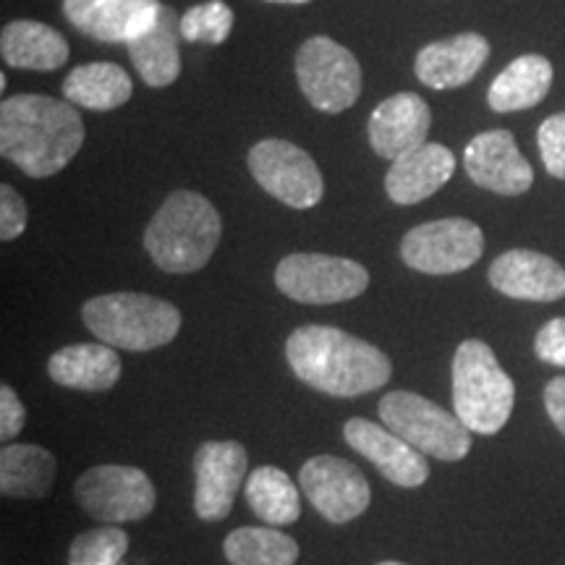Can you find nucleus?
<instances>
[{
	"label": "nucleus",
	"instance_id": "nucleus-1",
	"mask_svg": "<svg viewBox=\"0 0 565 565\" xmlns=\"http://www.w3.org/2000/svg\"><path fill=\"white\" fill-rule=\"evenodd\" d=\"M286 359L303 385L335 398L380 391L393 377V364L377 345L330 328L303 324L286 341Z\"/></svg>",
	"mask_w": 565,
	"mask_h": 565
},
{
	"label": "nucleus",
	"instance_id": "nucleus-2",
	"mask_svg": "<svg viewBox=\"0 0 565 565\" xmlns=\"http://www.w3.org/2000/svg\"><path fill=\"white\" fill-rule=\"evenodd\" d=\"M84 145V121L68 100L13 95L0 105V152L30 179L61 173Z\"/></svg>",
	"mask_w": 565,
	"mask_h": 565
},
{
	"label": "nucleus",
	"instance_id": "nucleus-3",
	"mask_svg": "<svg viewBox=\"0 0 565 565\" xmlns=\"http://www.w3.org/2000/svg\"><path fill=\"white\" fill-rule=\"evenodd\" d=\"M221 236V215L207 196L181 189L152 215L145 231V249L160 270L189 275L210 263Z\"/></svg>",
	"mask_w": 565,
	"mask_h": 565
},
{
	"label": "nucleus",
	"instance_id": "nucleus-4",
	"mask_svg": "<svg viewBox=\"0 0 565 565\" xmlns=\"http://www.w3.org/2000/svg\"><path fill=\"white\" fill-rule=\"evenodd\" d=\"M89 333L121 351H152L171 343L181 330V312L150 294H103L82 307Z\"/></svg>",
	"mask_w": 565,
	"mask_h": 565
},
{
	"label": "nucleus",
	"instance_id": "nucleus-5",
	"mask_svg": "<svg viewBox=\"0 0 565 565\" xmlns=\"http://www.w3.org/2000/svg\"><path fill=\"white\" fill-rule=\"evenodd\" d=\"M515 385L494 351L484 341L469 338L454 356V408L471 433L498 435L511 419Z\"/></svg>",
	"mask_w": 565,
	"mask_h": 565
},
{
	"label": "nucleus",
	"instance_id": "nucleus-6",
	"mask_svg": "<svg viewBox=\"0 0 565 565\" xmlns=\"http://www.w3.org/2000/svg\"><path fill=\"white\" fill-rule=\"evenodd\" d=\"M380 419L408 445L437 461H461L471 450V429L456 414L412 391H393L380 401Z\"/></svg>",
	"mask_w": 565,
	"mask_h": 565
},
{
	"label": "nucleus",
	"instance_id": "nucleus-7",
	"mask_svg": "<svg viewBox=\"0 0 565 565\" xmlns=\"http://www.w3.org/2000/svg\"><path fill=\"white\" fill-rule=\"evenodd\" d=\"M296 79L322 113H343L362 95V66L349 47L330 38L307 40L296 53Z\"/></svg>",
	"mask_w": 565,
	"mask_h": 565
},
{
	"label": "nucleus",
	"instance_id": "nucleus-8",
	"mask_svg": "<svg viewBox=\"0 0 565 565\" xmlns=\"http://www.w3.org/2000/svg\"><path fill=\"white\" fill-rule=\"evenodd\" d=\"M275 286L299 303H341L366 291L370 273L353 259L299 252L280 259L275 270Z\"/></svg>",
	"mask_w": 565,
	"mask_h": 565
},
{
	"label": "nucleus",
	"instance_id": "nucleus-9",
	"mask_svg": "<svg viewBox=\"0 0 565 565\" xmlns=\"http://www.w3.org/2000/svg\"><path fill=\"white\" fill-rule=\"evenodd\" d=\"M74 494L79 505L103 524H131L152 513L154 487L137 466L105 463L76 479Z\"/></svg>",
	"mask_w": 565,
	"mask_h": 565
},
{
	"label": "nucleus",
	"instance_id": "nucleus-10",
	"mask_svg": "<svg viewBox=\"0 0 565 565\" xmlns=\"http://www.w3.org/2000/svg\"><path fill=\"white\" fill-rule=\"evenodd\" d=\"M484 233L466 217H443L412 228L401 242V259L424 275H456L479 263Z\"/></svg>",
	"mask_w": 565,
	"mask_h": 565
},
{
	"label": "nucleus",
	"instance_id": "nucleus-11",
	"mask_svg": "<svg viewBox=\"0 0 565 565\" xmlns=\"http://www.w3.org/2000/svg\"><path fill=\"white\" fill-rule=\"evenodd\" d=\"M249 171L254 181L275 200L294 210H309L322 200L324 181L312 154L294 141L263 139L249 150Z\"/></svg>",
	"mask_w": 565,
	"mask_h": 565
},
{
	"label": "nucleus",
	"instance_id": "nucleus-12",
	"mask_svg": "<svg viewBox=\"0 0 565 565\" xmlns=\"http://www.w3.org/2000/svg\"><path fill=\"white\" fill-rule=\"evenodd\" d=\"M299 484L330 524H349L370 508L372 490L359 466L338 456H315L301 466Z\"/></svg>",
	"mask_w": 565,
	"mask_h": 565
},
{
	"label": "nucleus",
	"instance_id": "nucleus-13",
	"mask_svg": "<svg viewBox=\"0 0 565 565\" xmlns=\"http://www.w3.org/2000/svg\"><path fill=\"white\" fill-rule=\"evenodd\" d=\"M246 448L236 440L202 443L194 454V513L202 521L228 519L236 494L246 484Z\"/></svg>",
	"mask_w": 565,
	"mask_h": 565
},
{
	"label": "nucleus",
	"instance_id": "nucleus-14",
	"mask_svg": "<svg viewBox=\"0 0 565 565\" xmlns=\"http://www.w3.org/2000/svg\"><path fill=\"white\" fill-rule=\"evenodd\" d=\"M463 168L477 186L500 196H521L534 183L532 166L521 154L513 134L508 129L477 134L466 145Z\"/></svg>",
	"mask_w": 565,
	"mask_h": 565
},
{
	"label": "nucleus",
	"instance_id": "nucleus-15",
	"mask_svg": "<svg viewBox=\"0 0 565 565\" xmlns=\"http://www.w3.org/2000/svg\"><path fill=\"white\" fill-rule=\"evenodd\" d=\"M343 437L387 482L414 490V487H422L429 479L427 456L419 454L401 435H395L393 429H387L385 424L349 419L343 427Z\"/></svg>",
	"mask_w": 565,
	"mask_h": 565
},
{
	"label": "nucleus",
	"instance_id": "nucleus-16",
	"mask_svg": "<svg viewBox=\"0 0 565 565\" xmlns=\"http://www.w3.org/2000/svg\"><path fill=\"white\" fill-rule=\"evenodd\" d=\"M160 0H63V13L97 42H131L158 19Z\"/></svg>",
	"mask_w": 565,
	"mask_h": 565
},
{
	"label": "nucleus",
	"instance_id": "nucleus-17",
	"mask_svg": "<svg viewBox=\"0 0 565 565\" xmlns=\"http://www.w3.org/2000/svg\"><path fill=\"white\" fill-rule=\"evenodd\" d=\"M433 110L416 92H398L387 97L370 116V145L385 160H398L401 154L427 145Z\"/></svg>",
	"mask_w": 565,
	"mask_h": 565
},
{
	"label": "nucleus",
	"instance_id": "nucleus-18",
	"mask_svg": "<svg viewBox=\"0 0 565 565\" xmlns=\"http://www.w3.org/2000/svg\"><path fill=\"white\" fill-rule=\"evenodd\" d=\"M494 291L521 301H557L565 296V270L542 252L511 249L490 267Z\"/></svg>",
	"mask_w": 565,
	"mask_h": 565
},
{
	"label": "nucleus",
	"instance_id": "nucleus-19",
	"mask_svg": "<svg viewBox=\"0 0 565 565\" xmlns=\"http://www.w3.org/2000/svg\"><path fill=\"white\" fill-rule=\"evenodd\" d=\"M487 58H490V42L482 34L463 32L422 47L414 71L416 79L427 87L456 89L475 79Z\"/></svg>",
	"mask_w": 565,
	"mask_h": 565
},
{
	"label": "nucleus",
	"instance_id": "nucleus-20",
	"mask_svg": "<svg viewBox=\"0 0 565 565\" xmlns=\"http://www.w3.org/2000/svg\"><path fill=\"white\" fill-rule=\"evenodd\" d=\"M456 171L454 152L437 141L416 147L393 160L385 175V192L395 204H416L440 192Z\"/></svg>",
	"mask_w": 565,
	"mask_h": 565
},
{
	"label": "nucleus",
	"instance_id": "nucleus-21",
	"mask_svg": "<svg viewBox=\"0 0 565 565\" xmlns=\"http://www.w3.org/2000/svg\"><path fill=\"white\" fill-rule=\"evenodd\" d=\"M181 17L171 6H162L154 24L139 38L126 42L131 63L147 87H168L181 74Z\"/></svg>",
	"mask_w": 565,
	"mask_h": 565
},
{
	"label": "nucleus",
	"instance_id": "nucleus-22",
	"mask_svg": "<svg viewBox=\"0 0 565 565\" xmlns=\"http://www.w3.org/2000/svg\"><path fill=\"white\" fill-rule=\"evenodd\" d=\"M53 383L71 391L105 393L121 380V359L105 343H74L55 351L47 362Z\"/></svg>",
	"mask_w": 565,
	"mask_h": 565
},
{
	"label": "nucleus",
	"instance_id": "nucleus-23",
	"mask_svg": "<svg viewBox=\"0 0 565 565\" xmlns=\"http://www.w3.org/2000/svg\"><path fill=\"white\" fill-rule=\"evenodd\" d=\"M0 53L11 68L55 71L68 61V42L58 30L42 21L19 19L3 26Z\"/></svg>",
	"mask_w": 565,
	"mask_h": 565
},
{
	"label": "nucleus",
	"instance_id": "nucleus-24",
	"mask_svg": "<svg viewBox=\"0 0 565 565\" xmlns=\"http://www.w3.org/2000/svg\"><path fill=\"white\" fill-rule=\"evenodd\" d=\"M553 87V63L545 55H521L494 76L487 103L494 113H515L540 105Z\"/></svg>",
	"mask_w": 565,
	"mask_h": 565
},
{
	"label": "nucleus",
	"instance_id": "nucleus-25",
	"mask_svg": "<svg viewBox=\"0 0 565 565\" xmlns=\"http://www.w3.org/2000/svg\"><path fill=\"white\" fill-rule=\"evenodd\" d=\"M55 482V458L42 445L9 443L0 450V492L13 500L47 498Z\"/></svg>",
	"mask_w": 565,
	"mask_h": 565
},
{
	"label": "nucleus",
	"instance_id": "nucleus-26",
	"mask_svg": "<svg viewBox=\"0 0 565 565\" xmlns=\"http://www.w3.org/2000/svg\"><path fill=\"white\" fill-rule=\"evenodd\" d=\"M131 76L116 63H84L63 82V97L87 110H116L129 103Z\"/></svg>",
	"mask_w": 565,
	"mask_h": 565
},
{
	"label": "nucleus",
	"instance_id": "nucleus-27",
	"mask_svg": "<svg viewBox=\"0 0 565 565\" xmlns=\"http://www.w3.org/2000/svg\"><path fill=\"white\" fill-rule=\"evenodd\" d=\"M246 503L257 519H263L270 526L296 524L301 515V494L299 487L291 482V477L278 466H259L246 477L244 484Z\"/></svg>",
	"mask_w": 565,
	"mask_h": 565
},
{
	"label": "nucleus",
	"instance_id": "nucleus-28",
	"mask_svg": "<svg viewBox=\"0 0 565 565\" xmlns=\"http://www.w3.org/2000/svg\"><path fill=\"white\" fill-rule=\"evenodd\" d=\"M225 557L231 565H294L299 545L278 526H244L225 536Z\"/></svg>",
	"mask_w": 565,
	"mask_h": 565
},
{
	"label": "nucleus",
	"instance_id": "nucleus-29",
	"mask_svg": "<svg viewBox=\"0 0 565 565\" xmlns=\"http://www.w3.org/2000/svg\"><path fill=\"white\" fill-rule=\"evenodd\" d=\"M126 553H129V534L121 526H97L71 542L68 565H121Z\"/></svg>",
	"mask_w": 565,
	"mask_h": 565
},
{
	"label": "nucleus",
	"instance_id": "nucleus-30",
	"mask_svg": "<svg viewBox=\"0 0 565 565\" xmlns=\"http://www.w3.org/2000/svg\"><path fill=\"white\" fill-rule=\"evenodd\" d=\"M233 30V11L223 0H207V3L192 6L181 17V38L189 42H212L221 45L228 40Z\"/></svg>",
	"mask_w": 565,
	"mask_h": 565
},
{
	"label": "nucleus",
	"instance_id": "nucleus-31",
	"mask_svg": "<svg viewBox=\"0 0 565 565\" xmlns=\"http://www.w3.org/2000/svg\"><path fill=\"white\" fill-rule=\"evenodd\" d=\"M536 145H540L542 162L547 173L565 181V113L550 116L536 131Z\"/></svg>",
	"mask_w": 565,
	"mask_h": 565
},
{
	"label": "nucleus",
	"instance_id": "nucleus-32",
	"mask_svg": "<svg viewBox=\"0 0 565 565\" xmlns=\"http://www.w3.org/2000/svg\"><path fill=\"white\" fill-rule=\"evenodd\" d=\"M26 217H30L26 202L21 200L17 189L3 183V186H0V238H3V242L19 238L26 228Z\"/></svg>",
	"mask_w": 565,
	"mask_h": 565
},
{
	"label": "nucleus",
	"instance_id": "nucleus-33",
	"mask_svg": "<svg viewBox=\"0 0 565 565\" xmlns=\"http://www.w3.org/2000/svg\"><path fill=\"white\" fill-rule=\"evenodd\" d=\"M534 353L545 364L565 366V317H555L542 324L534 338Z\"/></svg>",
	"mask_w": 565,
	"mask_h": 565
},
{
	"label": "nucleus",
	"instance_id": "nucleus-34",
	"mask_svg": "<svg viewBox=\"0 0 565 565\" xmlns=\"http://www.w3.org/2000/svg\"><path fill=\"white\" fill-rule=\"evenodd\" d=\"M26 424V408L11 385L0 387V440L9 445Z\"/></svg>",
	"mask_w": 565,
	"mask_h": 565
},
{
	"label": "nucleus",
	"instance_id": "nucleus-35",
	"mask_svg": "<svg viewBox=\"0 0 565 565\" xmlns=\"http://www.w3.org/2000/svg\"><path fill=\"white\" fill-rule=\"evenodd\" d=\"M545 408L550 419L565 435V377L550 380L545 387Z\"/></svg>",
	"mask_w": 565,
	"mask_h": 565
},
{
	"label": "nucleus",
	"instance_id": "nucleus-36",
	"mask_svg": "<svg viewBox=\"0 0 565 565\" xmlns=\"http://www.w3.org/2000/svg\"><path fill=\"white\" fill-rule=\"evenodd\" d=\"M270 3H309V0H270Z\"/></svg>",
	"mask_w": 565,
	"mask_h": 565
},
{
	"label": "nucleus",
	"instance_id": "nucleus-37",
	"mask_svg": "<svg viewBox=\"0 0 565 565\" xmlns=\"http://www.w3.org/2000/svg\"><path fill=\"white\" fill-rule=\"evenodd\" d=\"M377 565H406V563H398V561H385V563H377Z\"/></svg>",
	"mask_w": 565,
	"mask_h": 565
}]
</instances>
